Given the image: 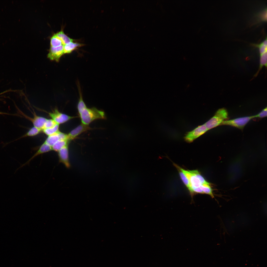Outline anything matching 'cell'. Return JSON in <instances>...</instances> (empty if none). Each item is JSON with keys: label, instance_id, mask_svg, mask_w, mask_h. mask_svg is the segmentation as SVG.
<instances>
[{"label": "cell", "instance_id": "cell-1", "mask_svg": "<svg viewBox=\"0 0 267 267\" xmlns=\"http://www.w3.org/2000/svg\"><path fill=\"white\" fill-rule=\"evenodd\" d=\"M79 113L82 123L86 125H89L96 119L106 118L104 112L95 107L89 108L87 107Z\"/></svg>", "mask_w": 267, "mask_h": 267}, {"label": "cell", "instance_id": "cell-2", "mask_svg": "<svg viewBox=\"0 0 267 267\" xmlns=\"http://www.w3.org/2000/svg\"><path fill=\"white\" fill-rule=\"evenodd\" d=\"M228 117L227 110L224 108L219 109L214 115L204 123L209 130L220 125L222 122Z\"/></svg>", "mask_w": 267, "mask_h": 267}, {"label": "cell", "instance_id": "cell-3", "mask_svg": "<svg viewBox=\"0 0 267 267\" xmlns=\"http://www.w3.org/2000/svg\"><path fill=\"white\" fill-rule=\"evenodd\" d=\"M255 118L254 115L245 116L226 120L223 121L220 125H225L234 127L242 130L245 125L251 119Z\"/></svg>", "mask_w": 267, "mask_h": 267}, {"label": "cell", "instance_id": "cell-4", "mask_svg": "<svg viewBox=\"0 0 267 267\" xmlns=\"http://www.w3.org/2000/svg\"><path fill=\"white\" fill-rule=\"evenodd\" d=\"M208 131L204 124L188 132L184 137V139L187 142L191 143Z\"/></svg>", "mask_w": 267, "mask_h": 267}, {"label": "cell", "instance_id": "cell-5", "mask_svg": "<svg viewBox=\"0 0 267 267\" xmlns=\"http://www.w3.org/2000/svg\"><path fill=\"white\" fill-rule=\"evenodd\" d=\"M49 116L55 122L58 124L64 123L70 120L77 117L72 116L60 112L57 109H55L51 112H48Z\"/></svg>", "mask_w": 267, "mask_h": 267}, {"label": "cell", "instance_id": "cell-6", "mask_svg": "<svg viewBox=\"0 0 267 267\" xmlns=\"http://www.w3.org/2000/svg\"><path fill=\"white\" fill-rule=\"evenodd\" d=\"M64 54V45H62L56 47L50 46L47 57L51 60L58 62Z\"/></svg>", "mask_w": 267, "mask_h": 267}, {"label": "cell", "instance_id": "cell-7", "mask_svg": "<svg viewBox=\"0 0 267 267\" xmlns=\"http://www.w3.org/2000/svg\"><path fill=\"white\" fill-rule=\"evenodd\" d=\"M68 145L64 147L57 153L59 162L62 163L67 168L69 167L70 165Z\"/></svg>", "mask_w": 267, "mask_h": 267}, {"label": "cell", "instance_id": "cell-8", "mask_svg": "<svg viewBox=\"0 0 267 267\" xmlns=\"http://www.w3.org/2000/svg\"><path fill=\"white\" fill-rule=\"evenodd\" d=\"M91 129L89 125L81 123L67 134L68 139L69 141L73 140L81 133Z\"/></svg>", "mask_w": 267, "mask_h": 267}, {"label": "cell", "instance_id": "cell-9", "mask_svg": "<svg viewBox=\"0 0 267 267\" xmlns=\"http://www.w3.org/2000/svg\"><path fill=\"white\" fill-rule=\"evenodd\" d=\"M52 151V147L44 142L41 145L36 152L25 163L20 167L28 164L31 160L37 156Z\"/></svg>", "mask_w": 267, "mask_h": 267}, {"label": "cell", "instance_id": "cell-10", "mask_svg": "<svg viewBox=\"0 0 267 267\" xmlns=\"http://www.w3.org/2000/svg\"><path fill=\"white\" fill-rule=\"evenodd\" d=\"M174 166L177 169L181 178L184 185H185L189 190L191 197L192 198H193L194 195L191 186L188 179L185 174L180 170V167L175 163H174Z\"/></svg>", "mask_w": 267, "mask_h": 267}, {"label": "cell", "instance_id": "cell-11", "mask_svg": "<svg viewBox=\"0 0 267 267\" xmlns=\"http://www.w3.org/2000/svg\"><path fill=\"white\" fill-rule=\"evenodd\" d=\"M84 44L73 42H70L64 45V54H69L77 48L81 47Z\"/></svg>", "mask_w": 267, "mask_h": 267}, {"label": "cell", "instance_id": "cell-12", "mask_svg": "<svg viewBox=\"0 0 267 267\" xmlns=\"http://www.w3.org/2000/svg\"><path fill=\"white\" fill-rule=\"evenodd\" d=\"M59 131L53 134L48 136L44 142L52 147L56 143L60 140L59 134Z\"/></svg>", "mask_w": 267, "mask_h": 267}, {"label": "cell", "instance_id": "cell-13", "mask_svg": "<svg viewBox=\"0 0 267 267\" xmlns=\"http://www.w3.org/2000/svg\"><path fill=\"white\" fill-rule=\"evenodd\" d=\"M55 35L61 40L64 45L70 42H73L74 40L70 38L64 32L63 30L55 33Z\"/></svg>", "mask_w": 267, "mask_h": 267}, {"label": "cell", "instance_id": "cell-14", "mask_svg": "<svg viewBox=\"0 0 267 267\" xmlns=\"http://www.w3.org/2000/svg\"><path fill=\"white\" fill-rule=\"evenodd\" d=\"M69 141L67 139L59 140L52 147V151L57 153L64 147L68 145Z\"/></svg>", "mask_w": 267, "mask_h": 267}, {"label": "cell", "instance_id": "cell-15", "mask_svg": "<svg viewBox=\"0 0 267 267\" xmlns=\"http://www.w3.org/2000/svg\"><path fill=\"white\" fill-rule=\"evenodd\" d=\"M211 184L201 185L200 188L203 191L204 194H206L210 195L211 197L214 198V196L213 193V189L211 188Z\"/></svg>", "mask_w": 267, "mask_h": 267}, {"label": "cell", "instance_id": "cell-16", "mask_svg": "<svg viewBox=\"0 0 267 267\" xmlns=\"http://www.w3.org/2000/svg\"><path fill=\"white\" fill-rule=\"evenodd\" d=\"M267 52L260 55V64L259 68L257 72L254 75V77H256L263 67L265 66L267 67Z\"/></svg>", "mask_w": 267, "mask_h": 267}, {"label": "cell", "instance_id": "cell-17", "mask_svg": "<svg viewBox=\"0 0 267 267\" xmlns=\"http://www.w3.org/2000/svg\"><path fill=\"white\" fill-rule=\"evenodd\" d=\"M59 125L57 124L53 127L42 130L43 132L48 136L58 132L59 131Z\"/></svg>", "mask_w": 267, "mask_h": 267}, {"label": "cell", "instance_id": "cell-18", "mask_svg": "<svg viewBox=\"0 0 267 267\" xmlns=\"http://www.w3.org/2000/svg\"><path fill=\"white\" fill-rule=\"evenodd\" d=\"M42 131V129L33 126L30 128L22 137L35 136L40 134Z\"/></svg>", "mask_w": 267, "mask_h": 267}, {"label": "cell", "instance_id": "cell-19", "mask_svg": "<svg viewBox=\"0 0 267 267\" xmlns=\"http://www.w3.org/2000/svg\"><path fill=\"white\" fill-rule=\"evenodd\" d=\"M189 171L199 179L201 185L211 184L205 180L198 170H195Z\"/></svg>", "mask_w": 267, "mask_h": 267}, {"label": "cell", "instance_id": "cell-20", "mask_svg": "<svg viewBox=\"0 0 267 267\" xmlns=\"http://www.w3.org/2000/svg\"><path fill=\"white\" fill-rule=\"evenodd\" d=\"M50 44L51 46L53 47H56L63 45L61 40L55 34H54L50 38Z\"/></svg>", "mask_w": 267, "mask_h": 267}, {"label": "cell", "instance_id": "cell-21", "mask_svg": "<svg viewBox=\"0 0 267 267\" xmlns=\"http://www.w3.org/2000/svg\"><path fill=\"white\" fill-rule=\"evenodd\" d=\"M56 124L57 123L52 119H47L44 123L43 129L52 127Z\"/></svg>", "mask_w": 267, "mask_h": 267}, {"label": "cell", "instance_id": "cell-22", "mask_svg": "<svg viewBox=\"0 0 267 267\" xmlns=\"http://www.w3.org/2000/svg\"><path fill=\"white\" fill-rule=\"evenodd\" d=\"M259 49L260 55L267 52V39L260 44L257 45Z\"/></svg>", "mask_w": 267, "mask_h": 267}, {"label": "cell", "instance_id": "cell-23", "mask_svg": "<svg viewBox=\"0 0 267 267\" xmlns=\"http://www.w3.org/2000/svg\"><path fill=\"white\" fill-rule=\"evenodd\" d=\"M267 107L263 109L260 112L257 114L254 115L255 118L258 117L263 118L267 116Z\"/></svg>", "mask_w": 267, "mask_h": 267}, {"label": "cell", "instance_id": "cell-24", "mask_svg": "<svg viewBox=\"0 0 267 267\" xmlns=\"http://www.w3.org/2000/svg\"><path fill=\"white\" fill-rule=\"evenodd\" d=\"M6 114L0 112V114Z\"/></svg>", "mask_w": 267, "mask_h": 267}]
</instances>
